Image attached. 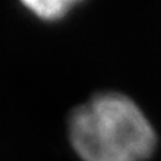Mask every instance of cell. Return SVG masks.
Instances as JSON below:
<instances>
[{
    "label": "cell",
    "mask_w": 161,
    "mask_h": 161,
    "mask_svg": "<svg viewBox=\"0 0 161 161\" xmlns=\"http://www.w3.org/2000/svg\"><path fill=\"white\" fill-rule=\"evenodd\" d=\"M68 136L82 161H147L157 148V133L127 95L99 92L76 106Z\"/></svg>",
    "instance_id": "6da1fadb"
},
{
    "label": "cell",
    "mask_w": 161,
    "mask_h": 161,
    "mask_svg": "<svg viewBox=\"0 0 161 161\" xmlns=\"http://www.w3.org/2000/svg\"><path fill=\"white\" fill-rule=\"evenodd\" d=\"M21 4L28 13L41 21L55 23L68 17L80 3L78 0H28L21 2Z\"/></svg>",
    "instance_id": "7a4b0ae2"
}]
</instances>
